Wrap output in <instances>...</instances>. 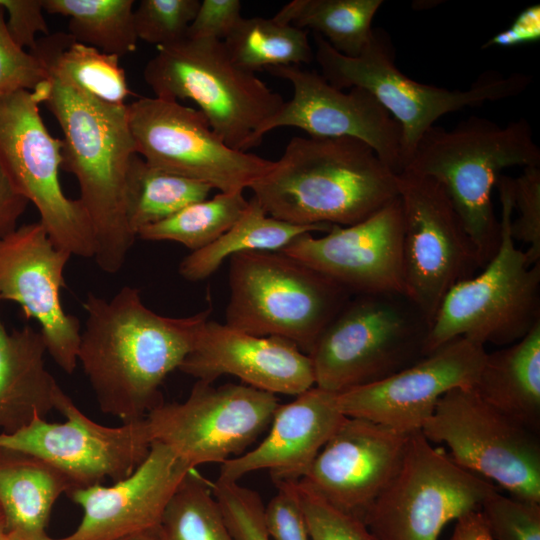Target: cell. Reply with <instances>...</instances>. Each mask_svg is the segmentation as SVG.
Returning a JSON list of instances; mask_svg holds the SVG:
<instances>
[{
    "mask_svg": "<svg viewBox=\"0 0 540 540\" xmlns=\"http://www.w3.org/2000/svg\"><path fill=\"white\" fill-rule=\"evenodd\" d=\"M83 307L78 362L100 410L123 424L143 420L163 401L160 386L192 350L211 312L163 316L130 286L109 300L89 293Z\"/></svg>",
    "mask_w": 540,
    "mask_h": 540,
    "instance_id": "obj_1",
    "label": "cell"
},
{
    "mask_svg": "<svg viewBox=\"0 0 540 540\" xmlns=\"http://www.w3.org/2000/svg\"><path fill=\"white\" fill-rule=\"evenodd\" d=\"M249 189L275 219L301 226H349L396 199L398 179L359 139L295 136Z\"/></svg>",
    "mask_w": 540,
    "mask_h": 540,
    "instance_id": "obj_2",
    "label": "cell"
},
{
    "mask_svg": "<svg viewBox=\"0 0 540 540\" xmlns=\"http://www.w3.org/2000/svg\"><path fill=\"white\" fill-rule=\"evenodd\" d=\"M63 132L61 169L74 175L95 235L94 259L118 272L136 235L128 224V174L136 154L127 104H108L50 77L43 101Z\"/></svg>",
    "mask_w": 540,
    "mask_h": 540,
    "instance_id": "obj_3",
    "label": "cell"
},
{
    "mask_svg": "<svg viewBox=\"0 0 540 540\" xmlns=\"http://www.w3.org/2000/svg\"><path fill=\"white\" fill-rule=\"evenodd\" d=\"M515 166H540V149L529 122L521 118L501 127L470 116L450 130L429 128L403 171L443 187L484 267L500 243L492 190L503 170Z\"/></svg>",
    "mask_w": 540,
    "mask_h": 540,
    "instance_id": "obj_4",
    "label": "cell"
},
{
    "mask_svg": "<svg viewBox=\"0 0 540 540\" xmlns=\"http://www.w3.org/2000/svg\"><path fill=\"white\" fill-rule=\"evenodd\" d=\"M501 205L500 243L479 274L454 285L430 325L425 354L458 337L485 347L508 346L540 322V263L529 265L511 236L512 178L496 182Z\"/></svg>",
    "mask_w": 540,
    "mask_h": 540,
    "instance_id": "obj_5",
    "label": "cell"
},
{
    "mask_svg": "<svg viewBox=\"0 0 540 540\" xmlns=\"http://www.w3.org/2000/svg\"><path fill=\"white\" fill-rule=\"evenodd\" d=\"M225 324L275 336L309 355L318 337L353 296L329 277L280 251H246L229 258Z\"/></svg>",
    "mask_w": 540,
    "mask_h": 540,
    "instance_id": "obj_6",
    "label": "cell"
},
{
    "mask_svg": "<svg viewBox=\"0 0 540 540\" xmlns=\"http://www.w3.org/2000/svg\"><path fill=\"white\" fill-rule=\"evenodd\" d=\"M314 41V59L325 80L338 89L367 90L398 122L402 133V171L423 134L440 117L465 107L516 97L531 83L526 74L505 76L496 72L482 74L466 90L420 83L398 69L391 38L382 29H373L368 45L357 57L338 53L315 33Z\"/></svg>",
    "mask_w": 540,
    "mask_h": 540,
    "instance_id": "obj_7",
    "label": "cell"
},
{
    "mask_svg": "<svg viewBox=\"0 0 540 540\" xmlns=\"http://www.w3.org/2000/svg\"><path fill=\"white\" fill-rule=\"evenodd\" d=\"M429 328L404 294L353 295L308 355L315 386L338 394L394 375L426 356Z\"/></svg>",
    "mask_w": 540,
    "mask_h": 540,
    "instance_id": "obj_8",
    "label": "cell"
},
{
    "mask_svg": "<svg viewBox=\"0 0 540 540\" xmlns=\"http://www.w3.org/2000/svg\"><path fill=\"white\" fill-rule=\"evenodd\" d=\"M156 49L143 71L155 97L194 101L232 149L258 146L256 134L285 102L278 92L238 66L223 41L186 38Z\"/></svg>",
    "mask_w": 540,
    "mask_h": 540,
    "instance_id": "obj_9",
    "label": "cell"
},
{
    "mask_svg": "<svg viewBox=\"0 0 540 540\" xmlns=\"http://www.w3.org/2000/svg\"><path fill=\"white\" fill-rule=\"evenodd\" d=\"M497 491L494 483L462 468L415 431L397 474L364 523L373 540H438L447 523L480 509Z\"/></svg>",
    "mask_w": 540,
    "mask_h": 540,
    "instance_id": "obj_10",
    "label": "cell"
},
{
    "mask_svg": "<svg viewBox=\"0 0 540 540\" xmlns=\"http://www.w3.org/2000/svg\"><path fill=\"white\" fill-rule=\"evenodd\" d=\"M431 443H444L462 468L540 503V437L484 401L473 388H454L438 401L421 428Z\"/></svg>",
    "mask_w": 540,
    "mask_h": 540,
    "instance_id": "obj_11",
    "label": "cell"
},
{
    "mask_svg": "<svg viewBox=\"0 0 540 540\" xmlns=\"http://www.w3.org/2000/svg\"><path fill=\"white\" fill-rule=\"evenodd\" d=\"M62 139L45 126L39 102L30 91L0 99V162L16 191L32 203L51 241L69 254L95 255V235L78 199L60 183Z\"/></svg>",
    "mask_w": 540,
    "mask_h": 540,
    "instance_id": "obj_12",
    "label": "cell"
},
{
    "mask_svg": "<svg viewBox=\"0 0 540 540\" xmlns=\"http://www.w3.org/2000/svg\"><path fill=\"white\" fill-rule=\"evenodd\" d=\"M135 151L163 171L209 184L220 192H243L274 164L229 147L200 110L157 97L127 105Z\"/></svg>",
    "mask_w": 540,
    "mask_h": 540,
    "instance_id": "obj_13",
    "label": "cell"
},
{
    "mask_svg": "<svg viewBox=\"0 0 540 540\" xmlns=\"http://www.w3.org/2000/svg\"><path fill=\"white\" fill-rule=\"evenodd\" d=\"M276 395L245 384L197 380L183 402L164 403L145 417L152 441L167 446L191 469L244 453L268 429Z\"/></svg>",
    "mask_w": 540,
    "mask_h": 540,
    "instance_id": "obj_14",
    "label": "cell"
},
{
    "mask_svg": "<svg viewBox=\"0 0 540 540\" xmlns=\"http://www.w3.org/2000/svg\"><path fill=\"white\" fill-rule=\"evenodd\" d=\"M397 179L404 217L405 295L431 325L448 291L483 266L443 187L406 171Z\"/></svg>",
    "mask_w": 540,
    "mask_h": 540,
    "instance_id": "obj_15",
    "label": "cell"
},
{
    "mask_svg": "<svg viewBox=\"0 0 540 540\" xmlns=\"http://www.w3.org/2000/svg\"><path fill=\"white\" fill-rule=\"evenodd\" d=\"M55 410L65 421L39 415L11 434L0 433V446L36 456L66 474L73 488L115 482L129 476L147 456L152 440L145 418L108 427L87 417L59 387ZM72 488V489H73Z\"/></svg>",
    "mask_w": 540,
    "mask_h": 540,
    "instance_id": "obj_16",
    "label": "cell"
},
{
    "mask_svg": "<svg viewBox=\"0 0 540 540\" xmlns=\"http://www.w3.org/2000/svg\"><path fill=\"white\" fill-rule=\"evenodd\" d=\"M71 254L58 248L40 222L0 238V301L17 303L40 326L47 353L65 373L78 364L81 325L61 302Z\"/></svg>",
    "mask_w": 540,
    "mask_h": 540,
    "instance_id": "obj_17",
    "label": "cell"
},
{
    "mask_svg": "<svg viewBox=\"0 0 540 540\" xmlns=\"http://www.w3.org/2000/svg\"><path fill=\"white\" fill-rule=\"evenodd\" d=\"M486 355L483 345L455 338L384 380L336 394L337 408L401 432L421 431L444 394L474 387Z\"/></svg>",
    "mask_w": 540,
    "mask_h": 540,
    "instance_id": "obj_18",
    "label": "cell"
},
{
    "mask_svg": "<svg viewBox=\"0 0 540 540\" xmlns=\"http://www.w3.org/2000/svg\"><path fill=\"white\" fill-rule=\"evenodd\" d=\"M265 70L289 81L293 96L260 128L257 145L280 127H296L311 137H351L368 144L396 174L401 173L400 125L370 92L359 87L345 92L297 65Z\"/></svg>",
    "mask_w": 540,
    "mask_h": 540,
    "instance_id": "obj_19",
    "label": "cell"
},
{
    "mask_svg": "<svg viewBox=\"0 0 540 540\" xmlns=\"http://www.w3.org/2000/svg\"><path fill=\"white\" fill-rule=\"evenodd\" d=\"M404 217L399 196L366 219L305 233L280 252L329 277L352 295H405Z\"/></svg>",
    "mask_w": 540,
    "mask_h": 540,
    "instance_id": "obj_20",
    "label": "cell"
},
{
    "mask_svg": "<svg viewBox=\"0 0 540 540\" xmlns=\"http://www.w3.org/2000/svg\"><path fill=\"white\" fill-rule=\"evenodd\" d=\"M410 434L346 416L299 481L338 509L364 521L397 474Z\"/></svg>",
    "mask_w": 540,
    "mask_h": 540,
    "instance_id": "obj_21",
    "label": "cell"
},
{
    "mask_svg": "<svg viewBox=\"0 0 540 540\" xmlns=\"http://www.w3.org/2000/svg\"><path fill=\"white\" fill-rule=\"evenodd\" d=\"M190 470L167 446L152 441L147 456L126 478L111 486L68 491L66 495L82 509L81 521L69 535L49 540H122L157 531L166 506Z\"/></svg>",
    "mask_w": 540,
    "mask_h": 540,
    "instance_id": "obj_22",
    "label": "cell"
},
{
    "mask_svg": "<svg viewBox=\"0 0 540 540\" xmlns=\"http://www.w3.org/2000/svg\"><path fill=\"white\" fill-rule=\"evenodd\" d=\"M178 369L208 383L233 375L274 395L297 396L315 386L310 357L292 342L252 335L209 319Z\"/></svg>",
    "mask_w": 540,
    "mask_h": 540,
    "instance_id": "obj_23",
    "label": "cell"
},
{
    "mask_svg": "<svg viewBox=\"0 0 540 540\" xmlns=\"http://www.w3.org/2000/svg\"><path fill=\"white\" fill-rule=\"evenodd\" d=\"M335 395L313 386L279 404L266 437L252 450L223 462L217 479L238 482L249 473L267 470L274 482L301 480L346 417Z\"/></svg>",
    "mask_w": 540,
    "mask_h": 540,
    "instance_id": "obj_24",
    "label": "cell"
},
{
    "mask_svg": "<svg viewBox=\"0 0 540 540\" xmlns=\"http://www.w3.org/2000/svg\"><path fill=\"white\" fill-rule=\"evenodd\" d=\"M46 353L39 330L25 325L8 331L0 315L1 433H14L35 415L45 419L55 410L60 386L46 368Z\"/></svg>",
    "mask_w": 540,
    "mask_h": 540,
    "instance_id": "obj_25",
    "label": "cell"
},
{
    "mask_svg": "<svg viewBox=\"0 0 540 540\" xmlns=\"http://www.w3.org/2000/svg\"><path fill=\"white\" fill-rule=\"evenodd\" d=\"M72 488L69 477L48 462L0 446V508L10 533L49 540L46 529L53 506Z\"/></svg>",
    "mask_w": 540,
    "mask_h": 540,
    "instance_id": "obj_26",
    "label": "cell"
},
{
    "mask_svg": "<svg viewBox=\"0 0 540 540\" xmlns=\"http://www.w3.org/2000/svg\"><path fill=\"white\" fill-rule=\"evenodd\" d=\"M473 390L496 409L540 433V322L519 341L487 352Z\"/></svg>",
    "mask_w": 540,
    "mask_h": 540,
    "instance_id": "obj_27",
    "label": "cell"
},
{
    "mask_svg": "<svg viewBox=\"0 0 540 540\" xmlns=\"http://www.w3.org/2000/svg\"><path fill=\"white\" fill-rule=\"evenodd\" d=\"M33 53L49 76L99 101L121 105L131 94L119 57L74 40L68 33L37 39Z\"/></svg>",
    "mask_w": 540,
    "mask_h": 540,
    "instance_id": "obj_28",
    "label": "cell"
},
{
    "mask_svg": "<svg viewBox=\"0 0 540 540\" xmlns=\"http://www.w3.org/2000/svg\"><path fill=\"white\" fill-rule=\"evenodd\" d=\"M333 225L301 226L266 214L254 197L242 216L210 245L193 251L179 264V274L197 282L210 277L231 256L246 251H280L305 233L327 232Z\"/></svg>",
    "mask_w": 540,
    "mask_h": 540,
    "instance_id": "obj_29",
    "label": "cell"
},
{
    "mask_svg": "<svg viewBox=\"0 0 540 540\" xmlns=\"http://www.w3.org/2000/svg\"><path fill=\"white\" fill-rule=\"evenodd\" d=\"M382 4V0H293L273 18L311 29L338 53L357 57L372 37V21Z\"/></svg>",
    "mask_w": 540,
    "mask_h": 540,
    "instance_id": "obj_30",
    "label": "cell"
},
{
    "mask_svg": "<svg viewBox=\"0 0 540 540\" xmlns=\"http://www.w3.org/2000/svg\"><path fill=\"white\" fill-rule=\"evenodd\" d=\"M212 189L209 184L153 167L136 153L128 174L129 227L137 237L140 229L207 199Z\"/></svg>",
    "mask_w": 540,
    "mask_h": 540,
    "instance_id": "obj_31",
    "label": "cell"
},
{
    "mask_svg": "<svg viewBox=\"0 0 540 540\" xmlns=\"http://www.w3.org/2000/svg\"><path fill=\"white\" fill-rule=\"evenodd\" d=\"M223 43L231 59L253 73L314 60L308 31L274 18L242 17Z\"/></svg>",
    "mask_w": 540,
    "mask_h": 540,
    "instance_id": "obj_32",
    "label": "cell"
},
{
    "mask_svg": "<svg viewBox=\"0 0 540 540\" xmlns=\"http://www.w3.org/2000/svg\"><path fill=\"white\" fill-rule=\"evenodd\" d=\"M133 0H43L44 12L69 17L76 41L119 58L135 52Z\"/></svg>",
    "mask_w": 540,
    "mask_h": 540,
    "instance_id": "obj_33",
    "label": "cell"
},
{
    "mask_svg": "<svg viewBox=\"0 0 540 540\" xmlns=\"http://www.w3.org/2000/svg\"><path fill=\"white\" fill-rule=\"evenodd\" d=\"M248 200L243 192H220L193 203L173 216L140 229L147 241H172L198 251L225 233L244 213Z\"/></svg>",
    "mask_w": 540,
    "mask_h": 540,
    "instance_id": "obj_34",
    "label": "cell"
},
{
    "mask_svg": "<svg viewBox=\"0 0 540 540\" xmlns=\"http://www.w3.org/2000/svg\"><path fill=\"white\" fill-rule=\"evenodd\" d=\"M160 540H235L212 494L210 481L191 469L163 513Z\"/></svg>",
    "mask_w": 540,
    "mask_h": 540,
    "instance_id": "obj_35",
    "label": "cell"
},
{
    "mask_svg": "<svg viewBox=\"0 0 540 540\" xmlns=\"http://www.w3.org/2000/svg\"><path fill=\"white\" fill-rule=\"evenodd\" d=\"M199 5V0H141L133 13L138 40L158 48L186 39Z\"/></svg>",
    "mask_w": 540,
    "mask_h": 540,
    "instance_id": "obj_36",
    "label": "cell"
},
{
    "mask_svg": "<svg viewBox=\"0 0 540 540\" xmlns=\"http://www.w3.org/2000/svg\"><path fill=\"white\" fill-rule=\"evenodd\" d=\"M212 494L235 540H270L259 494L238 482L210 481Z\"/></svg>",
    "mask_w": 540,
    "mask_h": 540,
    "instance_id": "obj_37",
    "label": "cell"
},
{
    "mask_svg": "<svg viewBox=\"0 0 540 540\" xmlns=\"http://www.w3.org/2000/svg\"><path fill=\"white\" fill-rule=\"evenodd\" d=\"M12 4L5 0L0 5V99L22 90L32 92L50 78L39 59L12 37L6 18Z\"/></svg>",
    "mask_w": 540,
    "mask_h": 540,
    "instance_id": "obj_38",
    "label": "cell"
},
{
    "mask_svg": "<svg viewBox=\"0 0 540 540\" xmlns=\"http://www.w3.org/2000/svg\"><path fill=\"white\" fill-rule=\"evenodd\" d=\"M479 510L494 540H540V503L497 491Z\"/></svg>",
    "mask_w": 540,
    "mask_h": 540,
    "instance_id": "obj_39",
    "label": "cell"
},
{
    "mask_svg": "<svg viewBox=\"0 0 540 540\" xmlns=\"http://www.w3.org/2000/svg\"><path fill=\"white\" fill-rule=\"evenodd\" d=\"M310 540H373L364 521L330 504L302 482L296 483Z\"/></svg>",
    "mask_w": 540,
    "mask_h": 540,
    "instance_id": "obj_40",
    "label": "cell"
},
{
    "mask_svg": "<svg viewBox=\"0 0 540 540\" xmlns=\"http://www.w3.org/2000/svg\"><path fill=\"white\" fill-rule=\"evenodd\" d=\"M512 202L517 217L511 221V236L528 246L529 265L540 263V166L523 168L512 178Z\"/></svg>",
    "mask_w": 540,
    "mask_h": 540,
    "instance_id": "obj_41",
    "label": "cell"
},
{
    "mask_svg": "<svg viewBox=\"0 0 540 540\" xmlns=\"http://www.w3.org/2000/svg\"><path fill=\"white\" fill-rule=\"evenodd\" d=\"M296 483L275 482L277 493L264 508L266 529L273 540H310Z\"/></svg>",
    "mask_w": 540,
    "mask_h": 540,
    "instance_id": "obj_42",
    "label": "cell"
},
{
    "mask_svg": "<svg viewBox=\"0 0 540 540\" xmlns=\"http://www.w3.org/2000/svg\"><path fill=\"white\" fill-rule=\"evenodd\" d=\"M241 7L239 0L200 1L187 38L224 41L242 18Z\"/></svg>",
    "mask_w": 540,
    "mask_h": 540,
    "instance_id": "obj_43",
    "label": "cell"
},
{
    "mask_svg": "<svg viewBox=\"0 0 540 540\" xmlns=\"http://www.w3.org/2000/svg\"><path fill=\"white\" fill-rule=\"evenodd\" d=\"M540 39V6L532 5L521 11L513 23L491 37L482 48L514 47Z\"/></svg>",
    "mask_w": 540,
    "mask_h": 540,
    "instance_id": "obj_44",
    "label": "cell"
},
{
    "mask_svg": "<svg viewBox=\"0 0 540 540\" xmlns=\"http://www.w3.org/2000/svg\"><path fill=\"white\" fill-rule=\"evenodd\" d=\"M28 204V200L12 185L0 162V238L17 228V222Z\"/></svg>",
    "mask_w": 540,
    "mask_h": 540,
    "instance_id": "obj_45",
    "label": "cell"
},
{
    "mask_svg": "<svg viewBox=\"0 0 540 540\" xmlns=\"http://www.w3.org/2000/svg\"><path fill=\"white\" fill-rule=\"evenodd\" d=\"M449 540H494L480 510L470 511L456 520Z\"/></svg>",
    "mask_w": 540,
    "mask_h": 540,
    "instance_id": "obj_46",
    "label": "cell"
},
{
    "mask_svg": "<svg viewBox=\"0 0 540 540\" xmlns=\"http://www.w3.org/2000/svg\"><path fill=\"white\" fill-rule=\"evenodd\" d=\"M0 540H12V535L7 529L4 514L0 508Z\"/></svg>",
    "mask_w": 540,
    "mask_h": 540,
    "instance_id": "obj_47",
    "label": "cell"
},
{
    "mask_svg": "<svg viewBox=\"0 0 540 540\" xmlns=\"http://www.w3.org/2000/svg\"><path fill=\"white\" fill-rule=\"evenodd\" d=\"M122 540H160V537L158 535V530L154 532H147L138 534L135 536H131Z\"/></svg>",
    "mask_w": 540,
    "mask_h": 540,
    "instance_id": "obj_48",
    "label": "cell"
},
{
    "mask_svg": "<svg viewBox=\"0 0 540 540\" xmlns=\"http://www.w3.org/2000/svg\"><path fill=\"white\" fill-rule=\"evenodd\" d=\"M11 535H12V540H26V539H24V538H22V537H20V536H18V535H15V534H12V533H11ZM49 539H50V538H49Z\"/></svg>",
    "mask_w": 540,
    "mask_h": 540,
    "instance_id": "obj_49",
    "label": "cell"
},
{
    "mask_svg": "<svg viewBox=\"0 0 540 540\" xmlns=\"http://www.w3.org/2000/svg\"><path fill=\"white\" fill-rule=\"evenodd\" d=\"M4 3V0H0V5Z\"/></svg>",
    "mask_w": 540,
    "mask_h": 540,
    "instance_id": "obj_50",
    "label": "cell"
}]
</instances>
